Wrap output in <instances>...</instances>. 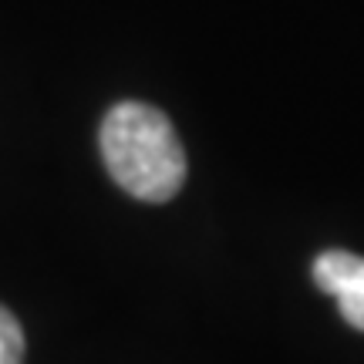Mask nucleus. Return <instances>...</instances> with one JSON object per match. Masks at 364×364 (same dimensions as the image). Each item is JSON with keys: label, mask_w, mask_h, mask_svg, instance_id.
<instances>
[{"label": "nucleus", "mask_w": 364, "mask_h": 364, "mask_svg": "<svg viewBox=\"0 0 364 364\" xmlns=\"http://www.w3.org/2000/svg\"><path fill=\"white\" fill-rule=\"evenodd\" d=\"M112 179L142 203H169L186 182V152L166 112L145 102L115 105L98 132Z\"/></svg>", "instance_id": "nucleus-1"}, {"label": "nucleus", "mask_w": 364, "mask_h": 364, "mask_svg": "<svg viewBox=\"0 0 364 364\" xmlns=\"http://www.w3.org/2000/svg\"><path fill=\"white\" fill-rule=\"evenodd\" d=\"M314 280L338 300L341 317L354 331H364V257L348 250H324L314 260Z\"/></svg>", "instance_id": "nucleus-2"}, {"label": "nucleus", "mask_w": 364, "mask_h": 364, "mask_svg": "<svg viewBox=\"0 0 364 364\" xmlns=\"http://www.w3.org/2000/svg\"><path fill=\"white\" fill-rule=\"evenodd\" d=\"M24 361V331L21 321L0 304V364H21Z\"/></svg>", "instance_id": "nucleus-3"}]
</instances>
